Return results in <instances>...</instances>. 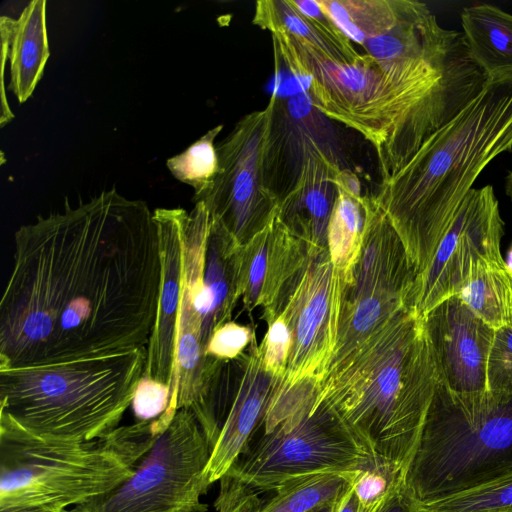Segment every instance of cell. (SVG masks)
Segmentation results:
<instances>
[{
	"instance_id": "cell-5",
	"label": "cell",
	"mask_w": 512,
	"mask_h": 512,
	"mask_svg": "<svg viewBox=\"0 0 512 512\" xmlns=\"http://www.w3.org/2000/svg\"><path fill=\"white\" fill-rule=\"evenodd\" d=\"M146 360L145 347L0 370V421L48 440L99 439L120 426Z\"/></svg>"
},
{
	"instance_id": "cell-41",
	"label": "cell",
	"mask_w": 512,
	"mask_h": 512,
	"mask_svg": "<svg viewBox=\"0 0 512 512\" xmlns=\"http://www.w3.org/2000/svg\"><path fill=\"white\" fill-rule=\"evenodd\" d=\"M506 266L512 270V243L507 251V256L505 259Z\"/></svg>"
},
{
	"instance_id": "cell-7",
	"label": "cell",
	"mask_w": 512,
	"mask_h": 512,
	"mask_svg": "<svg viewBox=\"0 0 512 512\" xmlns=\"http://www.w3.org/2000/svg\"><path fill=\"white\" fill-rule=\"evenodd\" d=\"M512 471V398L437 381L402 484L419 509Z\"/></svg>"
},
{
	"instance_id": "cell-14",
	"label": "cell",
	"mask_w": 512,
	"mask_h": 512,
	"mask_svg": "<svg viewBox=\"0 0 512 512\" xmlns=\"http://www.w3.org/2000/svg\"><path fill=\"white\" fill-rule=\"evenodd\" d=\"M505 223L491 185L473 188L426 269L416 278L413 307L424 317L457 295L473 270L482 263H504L501 240Z\"/></svg>"
},
{
	"instance_id": "cell-28",
	"label": "cell",
	"mask_w": 512,
	"mask_h": 512,
	"mask_svg": "<svg viewBox=\"0 0 512 512\" xmlns=\"http://www.w3.org/2000/svg\"><path fill=\"white\" fill-rule=\"evenodd\" d=\"M218 125L187 149L167 159L166 165L173 176L194 189L193 201L204 196L212 187L219 170L215 138L222 130Z\"/></svg>"
},
{
	"instance_id": "cell-12",
	"label": "cell",
	"mask_w": 512,
	"mask_h": 512,
	"mask_svg": "<svg viewBox=\"0 0 512 512\" xmlns=\"http://www.w3.org/2000/svg\"><path fill=\"white\" fill-rule=\"evenodd\" d=\"M281 383L264 368L256 338L239 358L221 363L202 397L190 408L211 448L206 469L210 485L245 451Z\"/></svg>"
},
{
	"instance_id": "cell-42",
	"label": "cell",
	"mask_w": 512,
	"mask_h": 512,
	"mask_svg": "<svg viewBox=\"0 0 512 512\" xmlns=\"http://www.w3.org/2000/svg\"><path fill=\"white\" fill-rule=\"evenodd\" d=\"M333 508H334V506H331V507H326V508H322V509H319V510H315L313 512H333Z\"/></svg>"
},
{
	"instance_id": "cell-6",
	"label": "cell",
	"mask_w": 512,
	"mask_h": 512,
	"mask_svg": "<svg viewBox=\"0 0 512 512\" xmlns=\"http://www.w3.org/2000/svg\"><path fill=\"white\" fill-rule=\"evenodd\" d=\"M161 431L154 419L96 440L64 442L0 421V506L64 511L106 494L133 475Z\"/></svg>"
},
{
	"instance_id": "cell-10",
	"label": "cell",
	"mask_w": 512,
	"mask_h": 512,
	"mask_svg": "<svg viewBox=\"0 0 512 512\" xmlns=\"http://www.w3.org/2000/svg\"><path fill=\"white\" fill-rule=\"evenodd\" d=\"M363 242L344 282L337 345L330 366L396 314L413 306L416 272L404 245L373 195L363 196Z\"/></svg>"
},
{
	"instance_id": "cell-27",
	"label": "cell",
	"mask_w": 512,
	"mask_h": 512,
	"mask_svg": "<svg viewBox=\"0 0 512 512\" xmlns=\"http://www.w3.org/2000/svg\"><path fill=\"white\" fill-rule=\"evenodd\" d=\"M337 190L328 225L327 244L331 262L345 282L361 251L365 213L363 197L356 199L339 188Z\"/></svg>"
},
{
	"instance_id": "cell-2",
	"label": "cell",
	"mask_w": 512,
	"mask_h": 512,
	"mask_svg": "<svg viewBox=\"0 0 512 512\" xmlns=\"http://www.w3.org/2000/svg\"><path fill=\"white\" fill-rule=\"evenodd\" d=\"M271 35L275 55L306 82L311 105L373 146L381 181L405 166L487 82L462 32L427 54L392 61L360 54L350 64L332 61L284 31Z\"/></svg>"
},
{
	"instance_id": "cell-11",
	"label": "cell",
	"mask_w": 512,
	"mask_h": 512,
	"mask_svg": "<svg viewBox=\"0 0 512 512\" xmlns=\"http://www.w3.org/2000/svg\"><path fill=\"white\" fill-rule=\"evenodd\" d=\"M277 96L242 117L216 145L219 170L211 189L201 198L210 215L219 220L243 246L278 213L280 199L270 188L267 155Z\"/></svg>"
},
{
	"instance_id": "cell-36",
	"label": "cell",
	"mask_w": 512,
	"mask_h": 512,
	"mask_svg": "<svg viewBox=\"0 0 512 512\" xmlns=\"http://www.w3.org/2000/svg\"><path fill=\"white\" fill-rule=\"evenodd\" d=\"M376 512H421L402 483L396 486Z\"/></svg>"
},
{
	"instance_id": "cell-32",
	"label": "cell",
	"mask_w": 512,
	"mask_h": 512,
	"mask_svg": "<svg viewBox=\"0 0 512 512\" xmlns=\"http://www.w3.org/2000/svg\"><path fill=\"white\" fill-rule=\"evenodd\" d=\"M268 325V330L259 345L264 368L283 381L291 347V333L283 315H278Z\"/></svg>"
},
{
	"instance_id": "cell-18",
	"label": "cell",
	"mask_w": 512,
	"mask_h": 512,
	"mask_svg": "<svg viewBox=\"0 0 512 512\" xmlns=\"http://www.w3.org/2000/svg\"><path fill=\"white\" fill-rule=\"evenodd\" d=\"M153 212L158 227L162 276L156 319L146 347L143 376L169 386L170 405L175 390L176 342L183 277V209L157 208Z\"/></svg>"
},
{
	"instance_id": "cell-15",
	"label": "cell",
	"mask_w": 512,
	"mask_h": 512,
	"mask_svg": "<svg viewBox=\"0 0 512 512\" xmlns=\"http://www.w3.org/2000/svg\"><path fill=\"white\" fill-rule=\"evenodd\" d=\"M438 378L456 393L487 391L486 369L495 329L457 295L423 317Z\"/></svg>"
},
{
	"instance_id": "cell-9",
	"label": "cell",
	"mask_w": 512,
	"mask_h": 512,
	"mask_svg": "<svg viewBox=\"0 0 512 512\" xmlns=\"http://www.w3.org/2000/svg\"><path fill=\"white\" fill-rule=\"evenodd\" d=\"M210 445L190 409H179L133 475L113 490L64 512H206Z\"/></svg>"
},
{
	"instance_id": "cell-16",
	"label": "cell",
	"mask_w": 512,
	"mask_h": 512,
	"mask_svg": "<svg viewBox=\"0 0 512 512\" xmlns=\"http://www.w3.org/2000/svg\"><path fill=\"white\" fill-rule=\"evenodd\" d=\"M307 246L296 238L278 213L241 253V298L250 314L261 306L269 324L282 311L308 260Z\"/></svg>"
},
{
	"instance_id": "cell-24",
	"label": "cell",
	"mask_w": 512,
	"mask_h": 512,
	"mask_svg": "<svg viewBox=\"0 0 512 512\" xmlns=\"http://www.w3.org/2000/svg\"><path fill=\"white\" fill-rule=\"evenodd\" d=\"M457 296L493 329L512 328V270L505 262L478 265Z\"/></svg>"
},
{
	"instance_id": "cell-40",
	"label": "cell",
	"mask_w": 512,
	"mask_h": 512,
	"mask_svg": "<svg viewBox=\"0 0 512 512\" xmlns=\"http://www.w3.org/2000/svg\"><path fill=\"white\" fill-rule=\"evenodd\" d=\"M505 192L512 203V171L505 178Z\"/></svg>"
},
{
	"instance_id": "cell-20",
	"label": "cell",
	"mask_w": 512,
	"mask_h": 512,
	"mask_svg": "<svg viewBox=\"0 0 512 512\" xmlns=\"http://www.w3.org/2000/svg\"><path fill=\"white\" fill-rule=\"evenodd\" d=\"M241 253L242 245L219 220L210 215L201 272V295L196 298L206 349L213 331L231 320L241 298Z\"/></svg>"
},
{
	"instance_id": "cell-43",
	"label": "cell",
	"mask_w": 512,
	"mask_h": 512,
	"mask_svg": "<svg viewBox=\"0 0 512 512\" xmlns=\"http://www.w3.org/2000/svg\"><path fill=\"white\" fill-rule=\"evenodd\" d=\"M422 512V511H421Z\"/></svg>"
},
{
	"instance_id": "cell-30",
	"label": "cell",
	"mask_w": 512,
	"mask_h": 512,
	"mask_svg": "<svg viewBox=\"0 0 512 512\" xmlns=\"http://www.w3.org/2000/svg\"><path fill=\"white\" fill-rule=\"evenodd\" d=\"M402 474L401 468L381 461L359 472L353 482L359 512H376L393 489L402 483Z\"/></svg>"
},
{
	"instance_id": "cell-17",
	"label": "cell",
	"mask_w": 512,
	"mask_h": 512,
	"mask_svg": "<svg viewBox=\"0 0 512 512\" xmlns=\"http://www.w3.org/2000/svg\"><path fill=\"white\" fill-rule=\"evenodd\" d=\"M183 234V277L176 342L174 397L162 414L172 418L179 409H190L206 391L223 361L207 356L202 334V318L195 299L199 283L205 235L196 229Z\"/></svg>"
},
{
	"instance_id": "cell-33",
	"label": "cell",
	"mask_w": 512,
	"mask_h": 512,
	"mask_svg": "<svg viewBox=\"0 0 512 512\" xmlns=\"http://www.w3.org/2000/svg\"><path fill=\"white\" fill-rule=\"evenodd\" d=\"M255 338L254 329L230 320L213 331L206 354L219 361H231L239 358Z\"/></svg>"
},
{
	"instance_id": "cell-31",
	"label": "cell",
	"mask_w": 512,
	"mask_h": 512,
	"mask_svg": "<svg viewBox=\"0 0 512 512\" xmlns=\"http://www.w3.org/2000/svg\"><path fill=\"white\" fill-rule=\"evenodd\" d=\"M487 391L512 398V328L495 330L486 369Z\"/></svg>"
},
{
	"instance_id": "cell-26",
	"label": "cell",
	"mask_w": 512,
	"mask_h": 512,
	"mask_svg": "<svg viewBox=\"0 0 512 512\" xmlns=\"http://www.w3.org/2000/svg\"><path fill=\"white\" fill-rule=\"evenodd\" d=\"M357 474H318L289 483L262 500L257 512H313L334 506Z\"/></svg>"
},
{
	"instance_id": "cell-1",
	"label": "cell",
	"mask_w": 512,
	"mask_h": 512,
	"mask_svg": "<svg viewBox=\"0 0 512 512\" xmlns=\"http://www.w3.org/2000/svg\"><path fill=\"white\" fill-rule=\"evenodd\" d=\"M162 266L154 212L115 189L15 232L0 370L145 348Z\"/></svg>"
},
{
	"instance_id": "cell-3",
	"label": "cell",
	"mask_w": 512,
	"mask_h": 512,
	"mask_svg": "<svg viewBox=\"0 0 512 512\" xmlns=\"http://www.w3.org/2000/svg\"><path fill=\"white\" fill-rule=\"evenodd\" d=\"M512 151V73L483 90L432 134L373 197L400 237L417 277L430 265L481 172Z\"/></svg>"
},
{
	"instance_id": "cell-38",
	"label": "cell",
	"mask_w": 512,
	"mask_h": 512,
	"mask_svg": "<svg viewBox=\"0 0 512 512\" xmlns=\"http://www.w3.org/2000/svg\"><path fill=\"white\" fill-rule=\"evenodd\" d=\"M333 512H359V504L353 484L334 505Z\"/></svg>"
},
{
	"instance_id": "cell-8",
	"label": "cell",
	"mask_w": 512,
	"mask_h": 512,
	"mask_svg": "<svg viewBox=\"0 0 512 512\" xmlns=\"http://www.w3.org/2000/svg\"><path fill=\"white\" fill-rule=\"evenodd\" d=\"M319 384L308 380L278 389L259 430L227 473L258 493L274 492L318 474H357L379 461L319 398Z\"/></svg>"
},
{
	"instance_id": "cell-37",
	"label": "cell",
	"mask_w": 512,
	"mask_h": 512,
	"mask_svg": "<svg viewBox=\"0 0 512 512\" xmlns=\"http://www.w3.org/2000/svg\"><path fill=\"white\" fill-rule=\"evenodd\" d=\"M337 188L343 190L356 199H361V185L357 175L349 169H340L336 176Z\"/></svg>"
},
{
	"instance_id": "cell-21",
	"label": "cell",
	"mask_w": 512,
	"mask_h": 512,
	"mask_svg": "<svg viewBox=\"0 0 512 512\" xmlns=\"http://www.w3.org/2000/svg\"><path fill=\"white\" fill-rule=\"evenodd\" d=\"M252 23L270 33L284 31L340 64L353 63L360 55L316 0L257 1Z\"/></svg>"
},
{
	"instance_id": "cell-22",
	"label": "cell",
	"mask_w": 512,
	"mask_h": 512,
	"mask_svg": "<svg viewBox=\"0 0 512 512\" xmlns=\"http://www.w3.org/2000/svg\"><path fill=\"white\" fill-rule=\"evenodd\" d=\"M9 89L20 103L33 93L49 58L46 1L32 0L17 19L8 18Z\"/></svg>"
},
{
	"instance_id": "cell-29",
	"label": "cell",
	"mask_w": 512,
	"mask_h": 512,
	"mask_svg": "<svg viewBox=\"0 0 512 512\" xmlns=\"http://www.w3.org/2000/svg\"><path fill=\"white\" fill-rule=\"evenodd\" d=\"M422 512H512V471L476 488L426 505Z\"/></svg>"
},
{
	"instance_id": "cell-23",
	"label": "cell",
	"mask_w": 512,
	"mask_h": 512,
	"mask_svg": "<svg viewBox=\"0 0 512 512\" xmlns=\"http://www.w3.org/2000/svg\"><path fill=\"white\" fill-rule=\"evenodd\" d=\"M462 34L487 79L512 73V14L489 3L463 8Z\"/></svg>"
},
{
	"instance_id": "cell-25",
	"label": "cell",
	"mask_w": 512,
	"mask_h": 512,
	"mask_svg": "<svg viewBox=\"0 0 512 512\" xmlns=\"http://www.w3.org/2000/svg\"><path fill=\"white\" fill-rule=\"evenodd\" d=\"M316 1L336 27L361 47L389 30L405 4V0Z\"/></svg>"
},
{
	"instance_id": "cell-19",
	"label": "cell",
	"mask_w": 512,
	"mask_h": 512,
	"mask_svg": "<svg viewBox=\"0 0 512 512\" xmlns=\"http://www.w3.org/2000/svg\"><path fill=\"white\" fill-rule=\"evenodd\" d=\"M340 169L322 148L309 147L292 187L280 200V219L310 251L328 249V225L338 195L335 180Z\"/></svg>"
},
{
	"instance_id": "cell-35",
	"label": "cell",
	"mask_w": 512,
	"mask_h": 512,
	"mask_svg": "<svg viewBox=\"0 0 512 512\" xmlns=\"http://www.w3.org/2000/svg\"><path fill=\"white\" fill-rule=\"evenodd\" d=\"M169 386L142 377L135 391L131 406L138 421H151L160 417L168 408Z\"/></svg>"
},
{
	"instance_id": "cell-39",
	"label": "cell",
	"mask_w": 512,
	"mask_h": 512,
	"mask_svg": "<svg viewBox=\"0 0 512 512\" xmlns=\"http://www.w3.org/2000/svg\"><path fill=\"white\" fill-rule=\"evenodd\" d=\"M65 511V510H64ZM44 505H13L0 506V512H64Z\"/></svg>"
},
{
	"instance_id": "cell-4",
	"label": "cell",
	"mask_w": 512,
	"mask_h": 512,
	"mask_svg": "<svg viewBox=\"0 0 512 512\" xmlns=\"http://www.w3.org/2000/svg\"><path fill=\"white\" fill-rule=\"evenodd\" d=\"M437 381L424 320L410 306L332 364L319 384L318 396L379 461L403 470Z\"/></svg>"
},
{
	"instance_id": "cell-34",
	"label": "cell",
	"mask_w": 512,
	"mask_h": 512,
	"mask_svg": "<svg viewBox=\"0 0 512 512\" xmlns=\"http://www.w3.org/2000/svg\"><path fill=\"white\" fill-rule=\"evenodd\" d=\"M220 489L214 501L216 512H257L262 499L259 493L249 488L230 474L219 480Z\"/></svg>"
},
{
	"instance_id": "cell-13",
	"label": "cell",
	"mask_w": 512,
	"mask_h": 512,
	"mask_svg": "<svg viewBox=\"0 0 512 512\" xmlns=\"http://www.w3.org/2000/svg\"><path fill=\"white\" fill-rule=\"evenodd\" d=\"M308 253L305 268L280 313L291 333L280 389L308 380L321 383L337 345L344 281L328 249Z\"/></svg>"
}]
</instances>
